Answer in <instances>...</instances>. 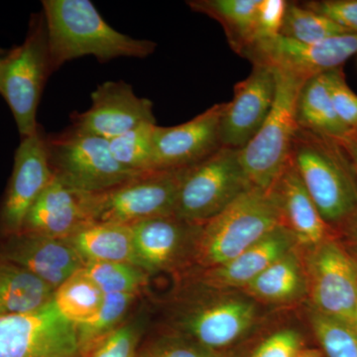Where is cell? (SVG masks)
Returning <instances> with one entry per match:
<instances>
[{
    "instance_id": "obj_1",
    "label": "cell",
    "mask_w": 357,
    "mask_h": 357,
    "mask_svg": "<svg viewBox=\"0 0 357 357\" xmlns=\"http://www.w3.org/2000/svg\"><path fill=\"white\" fill-rule=\"evenodd\" d=\"M42 7L52 74L84 56L105 63L121 57L146 58L156 49L155 42L132 38L107 24L89 0H43Z\"/></svg>"
},
{
    "instance_id": "obj_2",
    "label": "cell",
    "mask_w": 357,
    "mask_h": 357,
    "mask_svg": "<svg viewBox=\"0 0 357 357\" xmlns=\"http://www.w3.org/2000/svg\"><path fill=\"white\" fill-rule=\"evenodd\" d=\"M291 157L321 218L342 229L357 213V178L342 145L298 128Z\"/></svg>"
},
{
    "instance_id": "obj_3",
    "label": "cell",
    "mask_w": 357,
    "mask_h": 357,
    "mask_svg": "<svg viewBox=\"0 0 357 357\" xmlns=\"http://www.w3.org/2000/svg\"><path fill=\"white\" fill-rule=\"evenodd\" d=\"M282 225L278 206L269 191L251 188L199 227L191 261L204 269L234 259Z\"/></svg>"
},
{
    "instance_id": "obj_4",
    "label": "cell",
    "mask_w": 357,
    "mask_h": 357,
    "mask_svg": "<svg viewBox=\"0 0 357 357\" xmlns=\"http://www.w3.org/2000/svg\"><path fill=\"white\" fill-rule=\"evenodd\" d=\"M52 75L43 13L32 14L22 44L0 55V96L11 110L20 137L38 130L40 100Z\"/></svg>"
},
{
    "instance_id": "obj_5",
    "label": "cell",
    "mask_w": 357,
    "mask_h": 357,
    "mask_svg": "<svg viewBox=\"0 0 357 357\" xmlns=\"http://www.w3.org/2000/svg\"><path fill=\"white\" fill-rule=\"evenodd\" d=\"M274 70L276 93L271 112L262 128L243 149L239 159L252 187L269 191L291 154L297 131L296 105L307 79L285 70Z\"/></svg>"
},
{
    "instance_id": "obj_6",
    "label": "cell",
    "mask_w": 357,
    "mask_h": 357,
    "mask_svg": "<svg viewBox=\"0 0 357 357\" xmlns=\"http://www.w3.org/2000/svg\"><path fill=\"white\" fill-rule=\"evenodd\" d=\"M45 141L54 177L77 191H109L139 174L114 159L109 140L72 126L61 133L46 134Z\"/></svg>"
},
{
    "instance_id": "obj_7",
    "label": "cell",
    "mask_w": 357,
    "mask_h": 357,
    "mask_svg": "<svg viewBox=\"0 0 357 357\" xmlns=\"http://www.w3.org/2000/svg\"><path fill=\"white\" fill-rule=\"evenodd\" d=\"M251 188L239 150L220 148L201 163L185 169L174 215L203 225Z\"/></svg>"
},
{
    "instance_id": "obj_8",
    "label": "cell",
    "mask_w": 357,
    "mask_h": 357,
    "mask_svg": "<svg viewBox=\"0 0 357 357\" xmlns=\"http://www.w3.org/2000/svg\"><path fill=\"white\" fill-rule=\"evenodd\" d=\"M304 249L312 309L356 328L357 260L335 237Z\"/></svg>"
},
{
    "instance_id": "obj_9",
    "label": "cell",
    "mask_w": 357,
    "mask_h": 357,
    "mask_svg": "<svg viewBox=\"0 0 357 357\" xmlns=\"http://www.w3.org/2000/svg\"><path fill=\"white\" fill-rule=\"evenodd\" d=\"M185 169L150 170L114 189L89 194L93 222L133 223L173 215Z\"/></svg>"
},
{
    "instance_id": "obj_10",
    "label": "cell",
    "mask_w": 357,
    "mask_h": 357,
    "mask_svg": "<svg viewBox=\"0 0 357 357\" xmlns=\"http://www.w3.org/2000/svg\"><path fill=\"white\" fill-rule=\"evenodd\" d=\"M0 357H81L77 326L54 300L36 311L0 317Z\"/></svg>"
},
{
    "instance_id": "obj_11",
    "label": "cell",
    "mask_w": 357,
    "mask_h": 357,
    "mask_svg": "<svg viewBox=\"0 0 357 357\" xmlns=\"http://www.w3.org/2000/svg\"><path fill=\"white\" fill-rule=\"evenodd\" d=\"M188 302L178 312L180 335L218 351L238 342L258 317L255 300L238 295H218Z\"/></svg>"
},
{
    "instance_id": "obj_12",
    "label": "cell",
    "mask_w": 357,
    "mask_h": 357,
    "mask_svg": "<svg viewBox=\"0 0 357 357\" xmlns=\"http://www.w3.org/2000/svg\"><path fill=\"white\" fill-rule=\"evenodd\" d=\"M45 137L39 126L32 135L21 138L14 153L13 172L0 199V241L20 234L32 206L53 178Z\"/></svg>"
},
{
    "instance_id": "obj_13",
    "label": "cell",
    "mask_w": 357,
    "mask_h": 357,
    "mask_svg": "<svg viewBox=\"0 0 357 357\" xmlns=\"http://www.w3.org/2000/svg\"><path fill=\"white\" fill-rule=\"evenodd\" d=\"M357 54V35L344 34L323 42L304 44L278 36L251 44L243 57L253 65H265L309 79L342 65Z\"/></svg>"
},
{
    "instance_id": "obj_14",
    "label": "cell",
    "mask_w": 357,
    "mask_h": 357,
    "mask_svg": "<svg viewBox=\"0 0 357 357\" xmlns=\"http://www.w3.org/2000/svg\"><path fill=\"white\" fill-rule=\"evenodd\" d=\"M275 93L274 70L253 65L250 75L234 86L232 100L223 103L220 121L222 147L241 150L250 142L271 112Z\"/></svg>"
},
{
    "instance_id": "obj_15",
    "label": "cell",
    "mask_w": 357,
    "mask_h": 357,
    "mask_svg": "<svg viewBox=\"0 0 357 357\" xmlns=\"http://www.w3.org/2000/svg\"><path fill=\"white\" fill-rule=\"evenodd\" d=\"M91 107L72 114V128L110 140L141 124L156 123L153 103L123 81L105 82L91 93Z\"/></svg>"
},
{
    "instance_id": "obj_16",
    "label": "cell",
    "mask_w": 357,
    "mask_h": 357,
    "mask_svg": "<svg viewBox=\"0 0 357 357\" xmlns=\"http://www.w3.org/2000/svg\"><path fill=\"white\" fill-rule=\"evenodd\" d=\"M223 103L213 105L180 126H156L153 134L152 170L191 168L222 148L220 121Z\"/></svg>"
},
{
    "instance_id": "obj_17",
    "label": "cell",
    "mask_w": 357,
    "mask_h": 357,
    "mask_svg": "<svg viewBox=\"0 0 357 357\" xmlns=\"http://www.w3.org/2000/svg\"><path fill=\"white\" fill-rule=\"evenodd\" d=\"M137 266L148 274L170 271L191 261L198 223L176 215L141 220L130 225Z\"/></svg>"
},
{
    "instance_id": "obj_18",
    "label": "cell",
    "mask_w": 357,
    "mask_h": 357,
    "mask_svg": "<svg viewBox=\"0 0 357 357\" xmlns=\"http://www.w3.org/2000/svg\"><path fill=\"white\" fill-rule=\"evenodd\" d=\"M0 259L26 268L55 289L86 265L67 239L27 232L1 239Z\"/></svg>"
},
{
    "instance_id": "obj_19",
    "label": "cell",
    "mask_w": 357,
    "mask_h": 357,
    "mask_svg": "<svg viewBox=\"0 0 357 357\" xmlns=\"http://www.w3.org/2000/svg\"><path fill=\"white\" fill-rule=\"evenodd\" d=\"M93 223L89 192L52 178L25 218L20 232L67 239Z\"/></svg>"
},
{
    "instance_id": "obj_20",
    "label": "cell",
    "mask_w": 357,
    "mask_h": 357,
    "mask_svg": "<svg viewBox=\"0 0 357 357\" xmlns=\"http://www.w3.org/2000/svg\"><path fill=\"white\" fill-rule=\"evenodd\" d=\"M269 192L278 206L282 225L292 232L300 248H309L335 237V229L321 218L291 154Z\"/></svg>"
},
{
    "instance_id": "obj_21",
    "label": "cell",
    "mask_w": 357,
    "mask_h": 357,
    "mask_svg": "<svg viewBox=\"0 0 357 357\" xmlns=\"http://www.w3.org/2000/svg\"><path fill=\"white\" fill-rule=\"evenodd\" d=\"M298 246L292 232L284 225H279L234 259L203 270L199 283L215 291L243 290L270 265Z\"/></svg>"
},
{
    "instance_id": "obj_22",
    "label": "cell",
    "mask_w": 357,
    "mask_h": 357,
    "mask_svg": "<svg viewBox=\"0 0 357 357\" xmlns=\"http://www.w3.org/2000/svg\"><path fill=\"white\" fill-rule=\"evenodd\" d=\"M67 241L86 262H121L137 266L130 225L93 222Z\"/></svg>"
},
{
    "instance_id": "obj_23",
    "label": "cell",
    "mask_w": 357,
    "mask_h": 357,
    "mask_svg": "<svg viewBox=\"0 0 357 357\" xmlns=\"http://www.w3.org/2000/svg\"><path fill=\"white\" fill-rule=\"evenodd\" d=\"M296 121L298 128L337 142L351 132L333 107L326 73L310 77L303 84L296 105Z\"/></svg>"
},
{
    "instance_id": "obj_24",
    "label": "cell",
    "mask_w": 357,
    "mask_h": 357,
    "mask_svg": "<svg viewBox=\"0 0 357 357\" xmlns=\"http://www.w3.org/2000/svg\"><path fill=\"white\" fill-rule=\"evenodd\" d=\"M252 300L285 304L307 294L306 275L300 246L270 265L243 289Z\"/></svg>"
},
{
    "instance_id": "obj_25",
    "label": "cell",
    "mask_w": 357,
    "mask_h": 357,
    "mask_svg": "<svg viewBox=\"0 0 357 357\" xmlns=\"http://www.w3.org/2000/svg\"><path fill=\"white\" fill-rule=\"evenodd\" d=\"M55 290L26 268L0 259V317L36 311L53 300Z\"/></svg>"
},
{
    "instance_id": "obj_26",
    "label": "cell",
    "mask_w": 357,
    "mask_h": 357,
    "mask_svg": "<svg viewBox=\"0 0 357 357\" xmlns=\"http://www.w3.org/2000/svg\"><path fill=\"white\" fill-rule=\"evenodd\" d=\"M260 0H191L188 6L222 26L232 50L243 56L255 40Z\"/></svg>"
},
{
    "instance_id": "obj_27",
    "label": "cell",
    "mask_w": 357,
    "mask_h": 357,
    "mask_svg": "<svg viewBox=\"0 0 357 357\" xmlns=\"http://www.w3.org/2000/svg\"><path fill=\"white\" fill-rule=\"evenodd\" d=\"M105 295L83 268L56 289L53 300L59 312L77 326L100 311Z\"/></svg>"
},
{
    "instance_id": "obj_28",
    "label": "cell",
    "mask_w": 357,
    "mask_h": 357,
    "mask_svg": "<svg viewBox=\"0 0 357 357\" xmlns=\"http://www.w3.org/2000/svg\"><path fill=\"white\" fill-rule=\"evenodd\" d=\"M136 298L135 294H105L100 311L89 321L76 326L81 357L88 356L96 345L123 324Z\"/></svg>"
},
{
    "instance_id": "obj_29",
    "label": "cell",
    "mask_w": 357,
    "mask_h": 357,
    "mask_svg": "<svg viewBox=\"0 0 357 357\" xmlns=\"http://www.w3.org/2000/svg\"><path fill=\"white\" fill-rule=\"evenodd\" d=\"M344 34L351 33L303 3L288 2L281 36L300 43L314 44Z\"/></svg>"
},
{
    "instance_id": "obj_30",
    "label": "cell",
    "mask_w": 357,
    "mask_h": 357,
    "mask_svg": "<svg viewBox=\"0 0 357 357\" xmlns=\"http://www.w3.org/2000/svg\"><path fill=\"white\" fill-rule=\"evenodd\" d=\"M156 123H144L109 140L114 159L135 173L152 170L153 134Z\"/></svg>"
},
{
    "instance_id": "obj_31",
    "label": "cell",
    "mask_w": 357,
    "mask_h": 357,
    "mask_svg": "<svg viewBox=\"0 0 357 357\" xmlns=\"http://www.w3.org/2000/svg\"><path fill=\"white\" fill-rule=\"evenodd\" d=\"M84 271L105 294L138 295L146 285L149 275L142 268L121 262L89 261Z\"/></svg>"
},
{
    "instance_id": "obj_32",
    "label": "cell",
    "mask_w": 357,
    "mask_h": 357,
    "mask_svg": "<svg viewBox=\"0 0 357 357\" xmlns=\"http://www.w3.org/2000/svg\"><path fill=\"white\" fill-rule=\"evenodd\" d=\"M310 323L326 357H357L356 328L312 309Z\"/></svg>"
},
{
    "instance_id": "obj_33",
    "label": "cell",
    "mask_w": 357,
    "mask_h": 357,
    "mask_svg": "<svg viewBox=\"0 0 357 357\" xmlns=\"http://www.w3.org/2000/svg\"><path fill=\"white\" fill-rule=\"evenodd\" d=\"M135 357H222L184 335H166L140 344Z\"/></svg>"
},
{
    "instance_id": "obj_34",
    "label": "cell",
    "mask_w": 357,
    "mask_h": 357,
    "mask_svg": "<svg viewBox=\"0 0 357 357\" xmlns=\"http://www.w3.org/2000/svg\"><path fill=\"white\" fill-rule=\"evenodd\" d=\"M321 349H310L297 331L284 328L258 345L250 357H324Z\"/></svg>"
},
{
    "instance_id": "obj_35",
    "label": "cell",
    "mask_w": 357,
    "mask_h": 357,
    "mask_svg": "<svg viewBox=\"0 0 357 357\" xmlns=\"http://www.w3.org/2000/svg\"><path fill=\"white\" fill-rule=\"evenodd\" d=\"M142 321L123 323L86 357H135L140 345Z\"/></svg>"
},
{
    "instance_id": "obj_36",
    "label": "cell",
    "mask_w": 357,
    "mask_h": 357,
    "mask_svg": "<svg viewBox=\"0 0 357 357\" xmlns=\"http://www.w3.org/2000/svg\"><path fill=\"white\" fill-rule=\"evenodd\" d=\"M328 89L333 107L340 117L351 130L357 129V95L345 79L342 68L326 73Z\"/></svg>"
},
{
    "instance_id": "obj_37",
    "label": "cell",
    "mask_w": 357,
    "mask_h": 357,
    "mask_svg": "<svg viewBox=\"0 0 357 357\" xmlns=\"http://www.w3.org/2000/svg\"><path fill=\"white\" fill-rule=\"evenodd\" d=\"M287 6L288 1L285 0H260L252 44L280 36Z\"/></svg>"
},
{
    "instance_id": "obj_38",
    "label": "cell",
    "mask_w": 357,
    "mask_h": 357,
    "mask_svg": "<svg viewBox=\"0 0 357 357\" xmlns=\"http://www.w3.org/2000/svg\"><path fill=\"white\" fill-rule=\"evenodd\" d=\"M303 4L330 18L347 32L357 35V0H319Z\"/></svg>"
},
{
    "instance_id": "obj_39",
    "label": "cell",
    "mask_w": 357,
    "mask_h": 357,
    "mask_svg": "<svg viewBox=\"0 0 357 357\" xmlns=\"http://www.w3.org/2000/svg\"><path fill=\"white\" fill-rule=\"evenodd\" d=\"M342 149L351 162L357 178V129H352L344 140L340 141Z\"/></svg>"
},
{
    "instance_id": "obj_40",
    "label": "cell",
    "mask_w": 357,
    "mask_h": 357,
    "mask_svg": "<svg viewBox=\"0 0 357 357\" xmlns=\"http://www.w3.org/2000/svg\"><path fill=\"white\" fill-rule=\"evenodd\" d=\"M342 230H344L345 236H347L349 243H351L354 248L357 250V213L354 215V218L342 227Z\"/></svg>"
},
{
    "instance_id": "obj_41",
    "label": "cell",
    "mask_w": 357,
    "mask_h": 357,
    "mask_svg": "<svg viewBox=\"0 0 357 357\" xmlns=\"http://www.w3.org/2000/svg\"><path fill=\"white\" fill-rule=\"evenodd\" d=\"M356 333H357V311H356Z\"/></svg>"
}]
</instances>
